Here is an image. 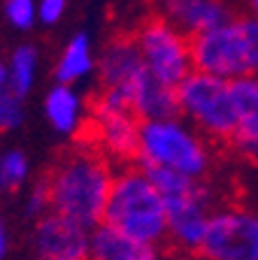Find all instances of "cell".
<instances>
[{"label":"cell","mask_w":258,"mask_h":260,"mask_svg":"<svg viewBox=\"0 0 258 260\" xmlns=\"http://www.w3.org/2000/svg\"><path fill=\"white\" fill-rule=\"evenodd\" d=\"M10 246H12L10 230H7L5 221L0 218V260H7V255H10Z\"/></svg>","instance_id":"obj_24"},{"label":"cell","mask_w":258,"mask_h":260,"mask_svg":"<svg viewBox=\"0 0 258 260\" xmlns=\"http://www.w3.org/2000/svg\"><path fill=\"white\" fill-rule=\"evenodd\" d=\"M237 5H240V12L258 19V0H237Z\"/></svg>","instance_id":"obj_25"},{"label":"cell","mask_w":258,"mask_h":260,"mask_svg":"<svg viewBox=\"0 0 258 260\" xmlns=\"http://www.w3.org/2000/svg\"><path fill=\"white\" fill-rule=\"evenodd\" d=\"M233 95L237 125L226 149L240 160L258 165V75L233 81Z\"/></svg>","instance_id":"obj_14"},{"label":"cell","mask_w":258,"mask_h":260,"mask_svg":"<svg viewBox=\"0 0 258 260\" xmlns=\"http://www.w3.org/2000/svg\"><path fill=\"white\" fill-rule=\"evenodd\" d=\"M193 70L235 81L258 75V19L235 14L231 21L191 38Z\"/></svg>","instance_id":"obj_5"},{"label":"cell","mask_w":258,"mask_h":260,"mask_svg":"<svg viewBox=\"0 0 258 260\" xmlns=\"http://www.w3.org/2000/svg\"><path fill=\"white\" fill-rule=\"evenodd\" d=\"M130 109L140 121H156L179 116V100L177 88L163 84L154 75L145 72L128 93Z\"/></svg>","instance_id":"obj_17"},{"label":"cell","mask_w":258,"mask_h":260,"mask_svg":"<svg viewBox=\"0 0 258 260\" xmlns=\"http://www.w3.org/2000/svg\"><path fill=\"white\" fill-rule=\"evenodd\" d=\"M0 84H7V63L0 60Z\"/></svg>","instance_id":"obj_26"},{"label":"cell","mask_w":258,"mask_h":260,"mask_svg":"<svg viewBox=\"0 0 258 260\" xmlns=\"http://www.w3.org/2000/svg\"><path fill=\"white\" fill-rule=\"evenodd\" d=\"M219 149L184 116L142 121L135 162L145 170H170L191 179H214Z\"/></svg>","instance_id":"obj_2"},{"label":"cell","mask_w":258,"mask_h":260,"mask_svg":"<svg viewBox=\"0 0 258 260\" xmlns=\"http://www.w3.org/2000/svg\"><path fill=\"white\" fill-rule=\"evenodd\" d=\"M91 100H86L79 86L54 81L42 98V116L54 135L63 140H84L89 128Z\"/></svg>","instance_id":"obj_12"},{"label":"cell","mask_w":258,"mask_h":260,"mask_svg":"<svg viewBox=\"0 0 258 260\" xmlns=\"http://www.w3.org/2000/svg\"><path fill=\"white\" fill-rule=\"evenodd\" d=\"M35 260H91V228L49 211L31 228Z\"/></svg>","instance_id":"obj_10"},{"label":"cell","mask_w":258,"mask_h":260,"mask_svg":"<svg viewBox=\"0 0 258 260\" xmlns=\"http://www.w3.org/2000/svg\"><path fill=\"white\" fill-rule=\"evenodd\" d=\"M130 35L140 49L147 72L161 79L163 84L177 88L193 72L191 38L158 10L142 16L130 28Z\"/></svg>","instance_id":"obj_7"},{"label":"cell","mask_w":258,"mask_h":260,"mask_svg":"<svg viewBox=\"0 0 258 260\" xmlns=\"http://www.w3.org/2000/svg\"><path fill=\"white\" fill-rule=\"evenodd\" d=\"M102 223L140 244L167 242L165 198L142 165L117 168Z\"/></svg>","instance_id":"obj_3"},{"label":"cell","mask_w":258,"mask_h":260,"mask_svg":"<svg viewBox=\"0 0 258 260\" xmlns=\"http://www.w3.org/2000/svg\"><path fill=\"white\" fill-rule=\"evenodd\" d=\"M98 68V51L93 47V40L86 30H77L70 40L63 44L54 60V81L79 86L89 79H96Z\"/></svg>","instance_id":"obj_16"},{"label":"cell","mask_w":258,"mask_h":260,"mask_svg":"<svg viewBox=\"0 0 258 260\" xmlns=\"http://www.w3.org/2000/svg\"><path fill=\"white\" fill-rule=\"evenodd\" d=\"M31 158L19 146L0 149V195H14L31 184Z\"/></svg>","instance_id":"obj_19"},{"label":"cell","mask_w":258,"mask_h":260,"mask_svg":"<svg viewBox=\"0 0 258 260\" xmlns=\"http://www.w3.org/2000/svg\"><path fill=\"white\" fill-rule=\"evenodd\" d=\"M91 260H182L165 244H140L124 237L114 228L96 225L91 230Z\"/></svg>","instance_id":"obj_15"},{"label":"cell","mask_w":258,"mask_h":260,"mask_svg":"<svg viewBox=\"0 0 258 260\" xmlns=\"http://www.w3.org/2000/svg\"><path fill=\"white\" fill-rule=\"evenodd\" d=\"M179 116L210 142L226 149L237 125L233 81L193 70L177 86Z\"/></svg>","instance_id":"obj_6"},{"label":"cell","mask_w":258,"mask_h":260,"mask_svg":"<svg viewBox=\"0 0 258 260\" xmlns=\"http://www.w3.org/2000/svg\"><path fill=\"white\" fill-rule=\"evenodd\" d=\"M149 3H151V5H154V7H158V5H161V3H163V0H149Z\"/></svg>","instance_id":"obj_27"},{"label":"cell","mask_w":258,"mask_h":260,"mask_svg":"<svg viewBox=\"0 0 258 260\" xmlns=\"http://www.w3.org/2000/svg\"><path fill=\"white\" fill-rule=\"evenodd\" d=\"M49 211H51V193H49V184L42 174L26 186V193L21 200V214L26 221L35 223Z\"/></svg>","instance_id":"obj_20"},{"label":"cell","mask_w":258,"mask_h":260,"mask_svg":"<svg viewBox=\"0 0 258 260\" xmlns=\"http://www.w3.org/2000/svg\"><path fill=\"white\" fill-rule=\"evenodd\" d=\"M7 63V86L21 98H28L38 84L40 75V49L31 42L16 44Z\"/></svg>","instance_id":"obj_18"},{"label":"cell","mask_w":258,"mask_h":260,"mask_svg":"<svg viewBox=\"0 0 258 260\" xmlns=\"http://www.w3.org/2000/svg\"><path fill=\"white\" fill-rule=\"evenodd\" d=\"M165 198V246L182 260H195L205 242L210 216L221 198L214 179H191L170 170H147Z\"/></svg>","instance_id":"obj_4"},{"label":"cell","mask_w":258,"mask_h":260,"mask_svg":"<svg viewBox=\"0 0 258 260\" xmlns=\"http://www.w3.org/2000/svg\"><path fill=\"white\" fill-rule=\"evenodd\" d=\"M114 174L117 165L93 144L86 140L72 142L70 149L59 153L44 172L51 193V211L93 230L105 216Z\"/></svg>","instance_id":"obj_1"},{"label":"cell","mask_w":258,"mask_h":260,"mask_svg":"<svg viewBox=\"0 0 258 260\" xmlns=\"http://www.w3.org/2000/svg\"><path fill=\"white\" fill-rule=\"evenodd\" d=\"M3 14L14 30H33L38 26V0H3Z\"/></svg>","instance_id":"obj_22"},{"label":"cell","mask_w":258,"mask_h":260,"mask_svg":"<svg viewBox=\"0 0 258 260\" xmlns=\"http://www.w3.org/2000/svg\"><path fill=\"white\" fill-rule=\"evenodd\" d=\"M26 121V98L0 84V133H14Z\"/></svg>","instance_id":"obj_21"},{"label":"cell","mask_w":258,"mask_h":260,"mask_svg":"<svg viewBox=\"0 0 258 260\" xmlns=\"http://www.w3.org/2000/svg\"><path fill=\"white\" fill-rule=\"evenodd\" d=\"M195 260H258V209L221 200Z\"/></svg>","instance_id":"obj_9"},{"label":"cell","mask_w":258,"mask_h":260,"mask_svg":"<svg viewBox=\"0 0 258 260\" xmlns=\"http://www.w3.org/2000/svg\"><path fill=\"white\" fill-rule=\"evenodd\" d=\"M147 72L140 49L135 44L130 30H121L102 44L98 51L96 68V88L119 91L128 98L135 81Z\"/></svg>","instance_id":"obj_11"},{"label":"cell","mask_w":258,"mask_h":260,"mask_svg":"<svg viewBox=\"0 0 258 260\" xmlns=\"http://www.w3.org/2000/svg\"><path fill=\"white\" fill-rule=\"evenodd\" d=\"M70 0H38V23L40 26H56L68 12Z\"/></svg>","instance_id":"obj_23"},{"label":"cell","mask_w":258,"mask_h":260,"mask_svg":"<svg viewBox=\"0 0 258 260\" xmlns=\"http://www.w3.org/2000/svg\"><path fill=\"white\" fill-rule=\"evenodd\" d=\"M156 10L188 38L212 30L240 14L237 0H163Z\"/></svg>","instance_id":"obj_13"},{"label":"cell","mask_w":258,"mask_h":260,"mask_svg":"<svg viewBox=\"0 0 258 260\" xmlns=\"http://www.w3.org/2000/svg\"><path fill=\"white\" fill-rule=\"evenodd\" d=\"M140 125L142 121L135 116L124 93L96 88L84 140L96 146L102 156H107L117 168L135 162Z\"/></svg>","instance_id":"obj_8"}]
</instances>
